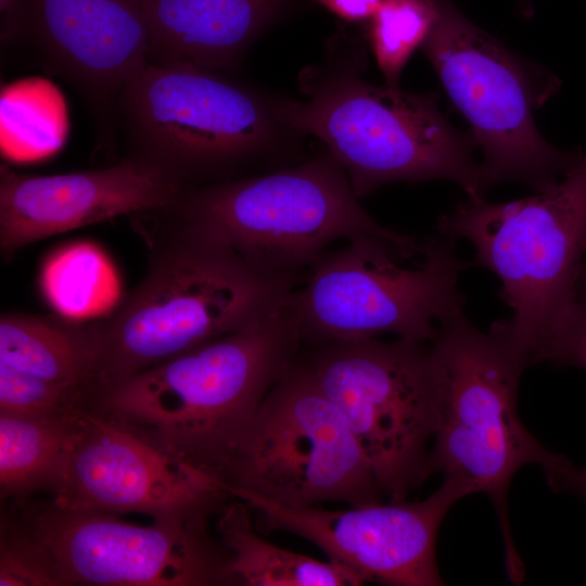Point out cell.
I'll use <instances>...</instances> for the list:
<instances>
[{
	"label": "cell",
	"mask_w": 586,
	"mask_h": 586,
	"mask_svg": "<svg viewBox=\"0 0 586 586\" xmlns=\"http://www.w3.org/2000/svg\"><path fill=\"white\" fill-rule=\"evenodd\" d=\"M367 65L362 38L329 40L321 59L300 74L306 99H285L288 122L322 142L359 199L392 182L433 179L455 181L470 199H484L491 187L473 157L472 132L449 123L437 93L375 86L364 77Z\"/></svg>",
	"instance_id": "2"
},
{
	"label": "cell",
	"mask_w": 586,
	"mask_h": 586,
	"mask_svg": "<svg viewBox=\"0 0 586 586\" xmlns=\"http://www.w3.org/2000/svg\"><path fill=\"white\" fill-rule=\"evenodd\" d=\"M187 189L129 155L105 168L48 176L0 166V246L11 256L44 238L130 213L160 211Z\"/></svg>",
	"instance_id": "15"
},
{
	"label": "cell",
	"mask_w": 586,
	"mask_h": 586,
	"mask_svg": "<svg viewBox=\"0 0 586 586\" xmlns=\"http://www.w3.org/2000/svg\"><path fill=\"white\" fill-rule=\"evenodd\" d=\"M21 39L103 111L150 63L141 0H24Z\"/></svg>",
	"instance_id": "16"
},
{
	"label": "cell",
	"mask_w": 586,
	"mask_h": 586,
	"mask_svg": "<svg viewBox=\"0 0 586 586\" xmlns=\"http://www.w3.org/2000/svg\"><path fill=\"white\" fill-rule=\"evenodd\" d=\"M586 295V255L577 281V296Z\"/></svg>",
	"instance_id": "30"
},
{
	"label": "cell",
	"mask_w": 586,
	"mask_h": 586,
	"mask_svg": "<svg viewBox=\"0 0 586 586\" xmlns=\"http://www.w3.org/2000/svg\"><path fill=\"white\" fill-rule=\"evenodd\" d=\"M302 357L344 417L379 487L390 501L430 474L436 413L431 344L375 337L311 345Z\"/></svg>",
	"instance_id": "11"
},
{
	"label": "cell",
	"mask_w": 586,
	"mask_h": 586,
	"mask_svg": "<svg viewBox=\"0 0 586 586\" xmlns=\"http://www.w3.org/2000/svg\"><path fill=\"white\" fill-rule=\"evenodd\" d=\"M86 410L36 419L0 413V491L12 501L56 487L82 433Z\"/></svg>",
	"instance_id": "19"
},
{
	"label": "cell",
	"mask_w": 586,
	"mask_h": 586,
	"mask_svg": "<svg viewBox=\"0 0 586 586\" xmlns=\"http://www.w3.org/2000/svg\"><path fill=\"white\" fill-rule=\"evenodd\" d=\"M52 501L154 519L219 513L230 497L215 475L86 411L82 433Z\"/></svg>",
	"instance_id": "14"
},
{
	"label": "cell",
	"mask_w": 586,
	"mask_h": 586,
	"mask_svg": "<svg viewBox=\"0 0 586 586\" xmlns=\"http://www.w3.org/2000/svg\"><path fill=\"white\" fill-rule=\"evenodd\" d=\"M291 298L243 330L97 385L86 411L219 479L258 406L301 351Z\"/></svg>",
	"instance_id": "1"
},
{
	"label": "cell",
	"mask_w": 586,
	"mask_h": 586,
	"mask_svg": "<svg viewBox=\"0 0 586 586\" xmlns=\"http://www.w3.org/2000/svg\"><path fill=\"white\" fill-rule=\"evenodd\" d=\"M436 230L469 240L472 265L500 279L498 295L512 310L501 320L528 366L577 298L586 255V152L558 183L506 203L468 199L441 215Z\"/></svg>",
	"instance_id": "7"
},
{
	"label": "cell",
	"mask_w": 586,
	"mask_h": 586,
	"mask_svg": "<svg viewBox=\"0 0 586 586\" xmlns=\"http://www.w3.org/2000/svg\"><path fill=\"white\" fill-rule=\"evenodd\" d=\"M285 99L221 72L169 61L150 62L115 105L130 155L189 190L246 169L286 167L302 152L304 136L288 122Z\"/></svg>",
	"instance_id": "3"
},
{
	"label": "cell",
	"mask_w": 586,
	"mask_h": 586,
	"mask_svg": "<svg viewBox=\"0 0 586 586\" xmlns=\"http://www.w3.org/2000/svg\"><path fill=\"white\" fill-rule=\"evenodd\" d=\"M14 510L50 552L65 585H234L229 553L207 527L209 515L128 523L111 512L49 502L13 501Z\"/></svg>",
	"instance_id": "12"
},
{
	"label": "cell",
	"mask_w": 586,
	"mask_h": 586,
	"mask_svg": "<svg viewBox=\"0 0 586 586\" xmlns=\"http://www.w3.org/2000/svg\"><path fill=\"white\" fill-rule=\"evenodd\" d=\"M150 62L180 61L215 71L239 66L293 0H141Z\"/></svg>",
	"instance_id": "17"
},
{
	"label": "cell",
	"mask_w": 586,
	"mask_h": 586,
	"mask_svg": "<svg viewBox=\"0 0 586 586\" xmlns=\"http://www.w3.org/2000/svg\"><path fill=\"white\" fill-rule=\"evenodd\" d=\"M89 393L0 362V413L56 419L86 410Z\"/></svg>",
	"instance_id": "24"
},
{
	"label": "cell",
	"mask_w": 586,
	"mask_h": 586,
	"mask_svg": "<svg viewBox=\"0 0 586 586\" xmlns=\"http://www.w3.org/2000/svg\"><path fill=\"white\" fill-rule=\"evenodd\" d=\"M438 16L436 0H382L367 22L366 39L386 85L399 87L403 69Z\"/></svg>",
	"instance_id": "23"
},
{
	"label": "cell",
	"mask_w": 586,
	"mask_h": 586,
	"mask_svg": "<svg viewBox=\"0 0 586 586\" xmlns=\"http://www.w3.org/2000/svg\"><path fill=\"white\" fill-rule=\"evenodd\" d=\"M544 361L586 370V295L577 296L539 352L536 364Z\"/></svg>",
	"instance_id": "26"
},
{
	"label": "cell",
	"mask_w": 586,
	"mask_h": 586,
	"mask_svg": "<svg viewBox=\"0 0 586 586\" xmlns=\"http://www.w3.org/2000/svg\"><path fill=\"white\" fill-rule=\"evenodd\" d=\"M473 493L467 482L445 477L421 501H377L336 510L283 506L243 492L229 495L251 507L259 528L310 542L359 585L440 586L444 579L435 556L438 528L455 502Z\"/></svg>",
	"instance_id": "13"
},
{
	"label": "cell",
	"mask_w": 586,
	"mask_h": 586,
	"mask_svg": "<svg viewBox=\"0 0 586 586\" xmlns=\"http://www.w3.org/2000/svg\"><path fill=\"white\" fill-rule=\"evenodd\" d=\"M329 12L349 23H367L382 0H316Z\"/></svg>",
	"instance_id": "28"
},
{
	"label": "cell",
	"mask_w": 586,
	"mask_h": 586,
	"mask_svg": "<svg viewBox=\"0 0 586 586\" xmlns=\"http://www.w3.org/2000/svg\"><path fill=\"white\" fill-rule=\"evenodd\" d=\"M219 480L228 495L243 492L290 507L359 506L384 496L300 353L258 406Z\"/></svg>",
	"instance_id": "10"
},
{
	"label": "cell",
	"mask_w": 586,
	"mask_h": 586,
	"mask_svg": "<svg viewBox=\"0 0 586 586\" xmlns=\"http://www.w3.org/2000/svg\"><path fill=\"white\" fill-rule=\"evenodd\" d=\"M39 284L56 315L76 322L107 316L120 296L114 265L89 241L72 242L50 253L42 263Z\"/></svg>",
	"instance_id": "21"
},
{
	"label": "cell",
	"mask_w": 586,
	"mask_h": 586,
	"mask_svg": "<svg viewBox=\"0 0 586 586\" xmlns=\"http://www.w3.org/2000/svg\"><path fill=\"white\" fill-rule=\"evenodd\" d=\"M436 3V23L420 49L471 125L489 187L515 181L540 192L555 186L586 152L553 146L534 122V111L558 92L560 79L513 53L451 0Z\"/></svg>",
	"instance_id": "8"
},
{
	"label": "cell",
	"mask_w": 586,
	"mask_h": 586,
	"mask_svg": "<svg viewBox=\"0 0 586 586\" xmlns=\"http://www.w3.org/2000/svg\"><path fill=\"white\" fill-rule=\"evenodd\" d=\"M358 199L322 145L301 163L186 190L165 209L181 228L273 275L300 279L335 241L364 237L390 241L420 263L424 240L382 226Z\"/></svg>",
	"instance_id": "5"
},
{
	"label": "cell",
	"mask_w": 586,
	"mask_h": 586,
	"mask_svg": "<svg viewBox=\"0 0 586 586\" xmlns=\"http://www.w3.org/2000/svg\"><path fill=\"white\" fill-rule=\"evenodd\" d=\"M431 348L436 379L431 471L462 480L489 497L502 531L509 577L521 583L524 566L511 534L508 489L524 466L546 469L559 456L545 448L518 415L519 383L530 366L501 321L484 333L464 309L438 322Z\"/></svg>",
	"instance_id": "6"
},
{
	"label": "cell",
	"mask_w": 586,
	"mask_h": 586,
	"mask_svg": "<svg viewBox=\"0 0 586 586\" xmlns=\"http://www.w3.org/2000/svg\"><path fill=\"white\" fill-rule=\"evenodd\" d=\"M1 41L7 44L22 38L24 0H0Z\"/></svg>",
	"instance_id": "29"
},
{
	"label": "cell",
	"mask_w": 586,
	"mask_h": 586,
	"mask_svg": "<svg viewBox=\"0 0 586 586\" xmlns=\"http://www.w3.org/2000/svg\"><path fill=\"white\" fill-rule=\"evenodd\" d=\"M456 242L440 233L425 239L416 268L399 266L398 260L409 256L373 237L327 251L292 294L302 345L383 333L431 343L436 323L464 309L458 280L472 263L458 257Z\"/></svg>",
	"instance_id": "9"
},
{
	"label": "cell",
	"mask_w": 586,
	"mask_h": 586,
	"mask_svg": "<svg viewBox=\"0 0 586 586\" xmlns=\"http://www.w3.org/2000/svg\"><path fill=\"white\" fill-rule=\"evenodd\" d=\"M0 362L90 395L99 380L93 321L2 315Z\"/></svg>",
	"instance_id": "18"
},
{
	"label": "cell",
	"mask_w": 586,
	"mask_h": 586,
	"mask_svg": "<svg viewBox=\"0 0 586 586\" xmlns=\"http://www.w3.org/2000/svg\"><path fill=\"white\" fill-rule=\"evenodd\" d=\"M548 485L556 492H563L586 501V468L575 466L562 455L544 469Z\"/></svg>",
	"instance_id": "27"
},
{
	"label": "cell",
	"mask_w": 586,
	"mask_h": 586,
	"mask_svg": "<svg viewBox=\"0 0 586 586\" xmlns=\"http://www.w3.org/2000/svg\"><path fill=\"white\" fill-rule=\"evenodd\" d=\"M0 586H66L50 552L15 510L1 514Z\"/></svg>",
	"instance_id": "25"
},
{
	"label": "cell",
	"mask_w": 586,
	"mask_h": 586,
	"mask_svg": "<svg viewBox=\"0 0 586 586\" xmlns=\"http://www.w3.org/2000/svg\"><path fill=\"white\" fill-rule=\"evenodd\" d=\"M1 151L15 162L50 156L67 135V113L58 88L42 78L5 85L0 98Z\"/></svg>",
	"instance_id": "22"
},
{
	"label": "cell",
	"mask_w": 586,
	"mask_h": 586,
	"mask_svg": "<svg viewBox=\"0 0 586 586\" xmlns=\"http://www.w3.org/2000/svg\"><path fill=\"white\" fill-rule=\"evenodd\" d=\"M251 507L238 501L219 511L217 533L229 553L234 585L357 586L356 577L331 562L319 561L267 542L254 527Z\"/></svg>",
	"instance_id": "20"
},
{
	"label": "cell",
	"mask_w": 586,
	"mask_h": 586,
	"mask_svg": "<svg viewBox=\"0 0 586 586\" xmlns=\"http://www.w3.org/2000/svg\"><path fill=\"white\" fill-rule=\"evenodd\" d=\"M531 2L532 0H521V8H522V12L528 16L533 10L531 9Z\"/></svg>",
	"instance_id": "31"
},
{
	"label": "cell",
	"mask_w": 586,
	"mask_h": 586,
	"mask_svg": "<svg viewBox=\"0 0 586 586\" xmlns=\"http://www.w3.org/2000/svg\"><path fill=\"white\" fill-rule=\"evenodd\" d=\"M298 282L181 228L132 293L93 321L97 385L252 326L283 305Z\"/></svg>",
	"instance_id": "4"
}]
</instances>
